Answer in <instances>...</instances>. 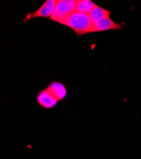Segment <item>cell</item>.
I'll return each instance as SVG.
<instances>
[{
    "instance_id": "1",
    "label": "cell",
    "mask_w": 141,
    "mask_h": 159,
    "mask_svg": "<svg viewBox=\"0 0 141 159\" xmlns=\"http://www.w3.org/2000/svg\"><path fill=\"white\" fill-rule=\"evenodd\" d=\"M61 24L71 28L78 36L96 33L94 24L91 21L89 14L76 11L64 20Z\"/></svg>"
},
{
    "instance_id": "2",
    "label": "cell",
    "mask_w": 141,
    "mask_h": 159,
    "mask_svg": "<svg viewBox=\"0 0 141 159\" xmlns=\"http://www.w3.org/2000/svg\"><path fill=\"white\" fill-rule=\"evenodd\" d=\"M77 0H58L50 19L61 24L76 11Z\"/></svg>"
},
{
    "instance_id": "3",
    "label": "cell",
    "mask_w": 141,
    "mask_h": 159,
    "mask_svg": "<svg viewBox=\"0 0 141 159\" xmlns=\"http://www.w3.org/2000/svg\"><path fill=\"white\" fill-rule=\"evenodd\" d=\"M57 0H47L43 5L38 8L36 11L30 13L25 19V22H27L29 20L34 18L44 17L50 19L52 15L55 5L56 4Z\"/></svg>"
},
{
    "instance_id": "4",
    "label": "cell",
    "mask_w": 141,
    "mask_h": 159,
    "mask_svg": "<svg viewBox=\"0 0 141 159\" xmlns=\"http://www.w3.org/2000/svg\"><path fill=\"white\" fill-rule=\"evenodd\" d=\"M37 101L40 106L46 109H51L57 104L58 101L55 96L46 88L41 90L37 95Z\"/></svg>"
},
{
    "instance_id": "5",
    "label": "cell",
    "mask_w": 141,
    "mask_h": 159,
    "mask_svg": "<svg viewBox=\"0 0 141 159\" xmlns=\"http://www.w3.org/2000/svg\"><path fill=\"white\" fill-rule=\"evenodd\" d=\"M95 31L97 32L106 31L108 30H123L122 25L113 21L110 17L101 20L94 24Z\"/></svg>"
},
{
    "instance_id": "6",
    "label": "cell",
    "mask_w": 141,
    "mask_h": 159,
    "mask_svg": "<svg viewBox=\"0 0 141 159\" xmlns=\"http://www.w3.org/2000/svg\"><path fill=\"white\" fill-rule=\"evenodd\" d=\"M48 89L52 93L58 101L65 99L67 94V89L63 84L59 82H51L48 87Z\"/></svg>"
},
{
    "instance_id": "7",
    "label": "cell",
    "mask_w": 141,
    "mask_h": 159,
    "mask_svg": "<svg viewBox=\"0 0 141 159\" xmlns=\"http://www.w3.org/2000/svg\"><path fill=\"white\" fill-rule=\"evenodd\" d=\"M111 14V11L96 5L93 10L89 13V16L91 21L95 24L105 19L109 18Z\"/></svg>"
},
{
    "instance_id": "8",
    "label": "cell",
    "mask_w": 141,
    "mask_h": 159,
    "mask_svg": "<svg viewBox=\"0 0 141 159\" xmlns=\"http://www.w3.org/2000/svg\"><path fill=\"white\" fill-rule=\"evenodd\" d=\"M96 5L91 0H77L76 6V11L82 14H89Z\"/></svg>"
}]
</instances>
